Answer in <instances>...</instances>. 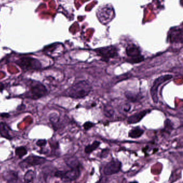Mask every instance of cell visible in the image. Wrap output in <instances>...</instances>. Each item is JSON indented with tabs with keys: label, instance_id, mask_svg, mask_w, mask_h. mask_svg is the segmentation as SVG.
<instances>
[{
	"label": "cell",
	"instance_id": "6da1fadb",
	"mask_svg": "<svg viewBox=\"0 0 183 183\" xmlns=\"http://www.w3.org/2000/svg\"><path fill=\"white\" fill-rule=\"evenodd\" d=\"M92 89V86L86 80L78 81L67 91L68 96L73 99H82L87 96Z\"/></svg>",
	"mask_w": 183,
	"mask_h": 183
},
{
	"label": "cell",
	"instance_id": "7a4b0ae2",
	"mask_svg": "<svg viewBox=\"0 0 183 183\" xmlns=\"http://www.w3.org/2000/svg\"><path fill=\"white\" fill-rule=\"evenodd\" d=\"M47 89L42 84L35 81L31 83L30 90L25 95L26 98L37 100L47 95Z\"/></svg>",
	"mask_w": 183,
	"mask_h": 183
},
{
	"label": "cell",
	"instance_id": "3957f363",
	"mask_svg": "<svg viewBox=\"0 0 183 183\" xmlns=\"http://www.w3.org/2000/svg\"><path fill=\"white\" fill-rule=\"evenodd\" d=\"M19 68L24 71L31 70H39L42 68L40 61L31 57H23L15 62Z\"/></svg>",
	"mask_w": 183,
	"mask_h": 183
},
{
	"label": "cell",
	"instance_id": "277c9868",
	"mask_svg": "<svg viewBox=\"0 0 183 183\" xmlns=\"http://www.w3.org/2000/svg\"><path fill=\"white\" fill-rule=\"evenodd\" d=\"M69 170L66 171H57L54 176L61 178L64 182H70L77 179L80 175V169L78 168H69Z\"/></svg>",
	"mask_w": 183,
	"mask_h": 183
},
{
	"label": "cell",
	"instance_id": "5b68a950",
	"mask_svg": "<svg viewBox=\"0 0 183 183\" xmlns=\"http://www.w3.org/2000/svg\"><path fill=\"white\" fill-rule=\"evenodd\" d=\"M172 78V76L171 75H165L157 78L153 82L151 89V95L155 104H157L158 102V89L159 86L165 82L171 79Z\"/></svg>",
	"mask_w": 183,
	"mask_h": 183
},
{
	"label": "cell",
	"instance_id": "8992f818",
	"mask_svg": "<svg viewBox=\"0 0 183 183\" xmlns=\"http://www.w3.org/2000/svg\"><path fill=\"white\" fill-rule=\"evenodd\" d=\"M126 54L130 58L127 61L131 63H138L144 60V57L141 55L139 48L136 46L131 44L127 46L126 49Z\"/></svg>",
	"mask_w": 183,
	"mask_h": 183
},
{
	"label": "cell",
	"instance_id": "52a82bcc",
	"mask_svg": "<svg viewBox=\"0 0 183 183\" xmlns=\"http://www.w3.org/2000/svg\"><path fill=\"white\" fill-rule=\"evenodd\" d=\"M114 15L113 9L109 5L101 7L98 10V18L103 24H107L111 22L114 17Z\"/></svg>",
	"mask_w": 183,
	"mask_h": 183
},
{
	"label": "cell",
	"instance_id": "ba28073f",
	"mask_svg": "<svg viewBox=\"0 0 183 183\" xmlns=\"http://www.w3.org/2000/svg\"><path fill=\"white\" fill-rule=\"evenodd\" d=\"M95 51L98 55L106 60L118 56L117 48L113 46L98 48L96 49Z\"/></svg>",
	"mask_w": 183,
	"mask_h": 183
},
{
	"label": "cell",
	"instance_id": "9c48e42d",
	"mask_svg": "<svg viewBox=\"0 0 183 183\" xmlns=\"http://www.w3.org/2000/svg\"><path fill=\"white\" fill-rule=\"evenodd\" d=\"M46 161V159L43 157L36 155H30L24 160L21 161L19 165L22 168H28L30 166H36L44 164Z\"/></svg>",
	"mask_w": 183,
	"mask_h": 183
},
{
	"label": "cell",
	"instance_id": "30bf717a",
	"mask_svg": "<svg viewBox=\"0 0 183 183\" xmlns=\"http://www.w3.org/2000/svg\"><path fill=\"white\" fill-rule=\"evenodd\" d=\"M121 168V163L116 159H113L105 165L104 173L105 175H112L120 171Z\"/></svg>",
	"mask_w": 183,
	"mask_h": 183
},
{
	"label": "cell",
	"instance_id": "8fae6325",
	"mask_svg": "<svg viewBox=\"0 0 183 183\" xmlns=\"http://www.w3.org/2000/svg\"><path fill=\"white\" fill-rule=\"evenodd\" d=\"M151 112V110L149 109L144 110L138 113L133 114L128 118L127 123L131 124L139 123L143 119V117L147 115V113H149Z\"/></svg>",
	"mask_w": 183,
	"mask_h": 183
},
{
	"label": "cell",
	"instance_id": "7c38bea8",
	"mask_svg": "<svg viewBox=\"0 0 183 183\" xmlns=\"http://www.w3.org/2000/svg\"><path fill=\"white\" fill-rule=\"evenodd\" d=\"M9 127L6 123H0V136L7 139L12 140V137L9 133Z\"/></svg>",
	"mask_w": 183,
	"mask_h": 183
},
{
	"label": "cell",
	"instance_id": "4fadbf2b",
	"mask_svg": "<svg viewBox=\"0 0 183 183\" xmlns=\"http://www.w3.org/2000/svg\"><path fill=\"white\" fill-rule=\"evenodd\" d=\"M144 133V130L139 127H136L130 131L128 133V137L133 139L139 138L142 136Z\"/></svg>",
	"mask_w": 183,
	"mask_h": 183
},
{
	"label": "cell",
	"instance_id": "5bb4252c",
	"mask_svg": "<svg viewBox=\"0 0 183 183\" xmlns=\"http://www.w3.org/2000/svg\"><path fill=\"white\" fill-rule=\"evenodd\" d=\"M170 42H182V32H178L177 31H174L171 32L170 36Z\"/></svg>",
	"mask_w": 183,
	"mask_h": 183
},
{
	"label": "cell",
	"instance_id": "9a60e30c",
	"mask_svg": "<svg viewBox=\"0 0 183 183\" xmlns=\"http://www.w3.org/2000/svg\"><path fill=\"white\" fill-rule=\"evenodd\" d=\"M65 163L69 168H78L80 166L78 160L74 157H69L65 160Z\"/></svg>",
	"mask_w": 183,
	"mask_h": 183
},
{
	"label": "cell",
	"instance_id": "2e32d148",
	"mask_svg": "<svg viewBox=\"0 0 183 183\" xmlns=\"http://www.w3.org/2000/svg\"><path fill=\"white\" fill-rule=\"evenodd\" d=\"M4 177V179L8 182H13L17 181L18 179V175L16 172L13 171H9L5 174Z\"/></svg>",
	"mask_w": 183,
	"mask_h": 183
},
{
	"label": "cell",
	"instance_id": "e0dca14e",
	"mask_svg": "<svg viewBox=\"0 0 183 183\" xmlns=\"http://www.w3.org/2000/svg\"><path fill=\"white\" fill-rule=\"evenodd\" d=\"M125 95L126 98L127 99V100L132 102H136L141 99L140 96L138 94L130 92V91L126 92L125 93Z\"/></svg>",
	"mask_w": 183,
	"mask_h": 183
},
{
	"label": "cell",
	"instance_id": "ac0fdd59",
	"mask_svg": "<svg viewBox=\"0 0 183 183\" xmlns=\"http://www.w3.org/2000/svg\"><path fill=\"white\" fill-rule=\"evenodd\" d=\"M100 144H101V142L98 141H95L93 143L90 144V145H88V146H86L85 150H84L85 152L87 154H90V153H92L99 147Z\"/></svg>",
	"mask_w": 183,
	"mask_h": 183
},
{
	"label": "cell",
	"instance_id": "d6986e66",
	"mask_svg": "<svg viewBox=\"0 0 183 183\" xmlns=\"http://www.w3.org/2000/svg\"><path fill=\"white\" fill-rule=\"evenodd\" d=\"M104 113L105 116H106L108 118L112 117L114 115L115 112H114V109H113L112 106L111 105L105 106L104 108Z\"/></svg>",
	"mask_w": 183,
	"mask_h": 183
},
{
	"label": "cell",
	"instance_id": "ffe728a7",
	"mask_svg": "<svg viewBox=\"0 0 183 183\" xmlns=\"http://www.w3.org/2000/svg\"><path fill=\"white\" fill-rule=\"evenodd\" d=\"M34 172L32 170H28L25 173L24 177L25 183H30L32 181L33 179H34Z\"/></svg>",
	"mask_w": 183,
	"mask_h": 183
},
{
	"label": "cell",
	"instance_id": "44dd1931",
	"mask_svg": "<svg viewBox=\"0 0 183 183\" xmlns=\"http://www.w3.org/2000/svg\"><path fill=\"white\" fill-rule=\"evenodd\" d=\"M15 153L16 155H17L19 158H22V157L27 155V149L24 147L21 146V147H18L16 148Z\"/></svg>",
	"mask_w": 183,
	"mask_h": 183
},
{
	"label": "cell",
	"instance_id": "7402d4cb",
	"mask_svg": "<svg viewBox=\"0 0 183 183\" xmlns=\"http://www.w3.org/2000/svg\"><path fill=\"white\" fill-rule=\"evenodd\" d=\"M164 128L168 131L171 130L173 129L172 127V124L171 123V121L169 119H166L164 122Z\"/></svg>",
	"mask_w": 183,
	"mask_h": 183
},
{
	"label": "cell",
	"instance_id": "603a6c76",
	"mask_svg": "<svg viewBox=\"0 0 183 183\" xmlns=\"http://www.w3.org/2000/svg\"><path fill=\"white\" fill-rule=\"evenodd\" d=\"M94 125H95L94 123L90 122H87L83 124V128L86 131H87L92 128V127H94Z\"/></svg>",
	"mask_w": 183,
	"mask_h": 183
},
{
	"label": "cell",
	"instance_id": "cb8c5ba5",
	"mask_svg": "<svg viewBox=\"0 0 183 183\" xmlns=\"http://www.w3.org/2000/svg\"><path fill=\"white\" fill-rule=\"evenodd\" d=\"M46 143H47V142L46 140L45 139L38 140L36 142L37 145L39 147L44 146L46 145Z\"/></svg>",
	"mask_w": 183,
	"mask_h": 183
},
{
	"label": "cell",
	"instance_id": "d4e9b609",
	"mask_svg": "<svg viewBox=\"0 0 183 183\" xmlns=\"http://www.w3.org/2000/svg\"><path fill=\"white\" fill-rule=\"evenodd\" d=\"M131 108V106H130L129 104H126V105L124 106V110L125 112H128L130 110Z\"/></svg>",
	"mask_w": 183,
	"mask_h": 183
},
{
	"label": "cell",
	"instance_id": "484cf974",
	"mask_svg": "<svg viewBox=\"0 0 183 183\" xmlns=\"http://www.w3.org/2000/svg\"><path fill=\"white\" fill-rule=\"evenodd\" d=\"M1 117H3V118H8L9 117L10 115L8 113H3L1 115Z\"/></svg>",
	"mask_w": 183,
	"mask_h": 183
},
{
	"label": "cell",
	"instance_id": "4316f807",
	"mask_svg": "<svg viewBox=\"0 0 183 183\" xmlns=\"http://www.w3.org/2000/svg\"><path fill=\"white\" fill-rule=\"evenodd\" d=\"M98 183H108L106 179H101Z\"/></svg>",
	"mask_w": 183,
	"mask_h": 183
},
{
	"label": "cell",
	"instance_id": "83f0119b",
	"mask_svg": "<svg viewBox=\"0 0 183 183\" xmlns=\"http://www.w3.org/2000/svg\"><path fill=\"white\" fill-rule=\"evenodd\" d=\"M4 88V86H3V85L1 83H0V91H2L3 90V89Z\"/></svg>",
	"mask_w": 183,
	"mask_h": 183
},
{
	"label": "cell",
	"instance_id": "f1b7e54d",
	"mask_svg": "<svg viewBox=\"0 0 183 183\" xmlns=\"http://www.w3.org/2000/svg\"><path fill=\"white\" fill-rule=\"evenodd\" d=\"M138 183V182H137V181H132V182H130V183Z\"/></svg>",
	"mask_w": 183,
	"mask_h": 183
}]
</instances>
